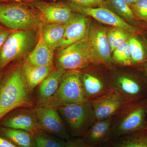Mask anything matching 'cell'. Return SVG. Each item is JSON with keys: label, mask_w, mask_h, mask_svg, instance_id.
<instances>
[{"label": "cell", "mask_w": 147, "mask_h": 147, "mask_svg": "<svg viewBox=\"0 0 147 147\" xmlns=\"http://www.w3.org/2000/svg\"><path fill=\"white\" fill-rule=\"evenodd\" d=\"M33 105L21 63L11 66L4 71L0 82V121L15 109Z\"/></svg>", "instance_id": "cell-1"}, {"label": "cell", "mask_w": 147, "mask_h": 147, "mask_svg": "<svg viewBox=\"0 0 147 147\" xmlns=\"http://www.w3.org/2000/svg\"><path fill=\"white\" fill-rule=\"evenodd\" d=\"M0 23L13 30H35L43 26L37 11L21 3H0Z\"/></svg>", "instance_id": "cell-2"}, {"label": "cell", "mask_w": 147, "mask_h": 147, "mask_svg": "<svg viewBox=\"0 0 147 147\" xmlns=\"http://www.w3.org/2000/svg\"><path fill=\"white\" fill-rule=\"evenodd\" d=\"M85 102L82 74L79 71H69L64 74L54 95L39 107L57 109L63 105Z\"/></svg>", "instance_id": "cell-3"}, {"label": "cell", "mask_w": 147, "mask_h": 147, "mask_svg": "<svg viewBox=\"0 0 147 147\" xmlns=\"http://www.w3.org/2000/svg\"><path fill=\"white\" fill-rule=\"evenodd\" d=\"M34 30H13L0 49V70L12 62L28 55L36 42Z\"/></svg>", "instance_id": "cell-4"}, {"label": "cell", "mask_w": 147, "mask_h": 147, "mask_svg": "<svg viewBox=\"0 0 147 147\" xmlns=\"http://www.w3.org/2000/svg\"><path fill=\"white\" fill-rule=\"evenodd\" d=\"M57 68L79 71L92 63L88 36L84 39L61 49L57 55Z\"/></svg>", "instance_id": "cell-5"}, {"label": "cell", "mask_w": 147, "mask_h": 147, "mask_svg": "<svg viewBox=\"0 0 147 147\" xmlns=\"http://www.w3.org/2000/svg\"><path fill=\"white\" fill-rule=\"evenodd\" d=\"M57 109L68 125L74 135L85 134L93 111L88 102L68 104Z\"/></svg>", "instance_id": "cell-6"}, {"label": "cell", "mask_w": 147, "mask_h": 147, "mask_svg": "<svg viewBox=\"0 0 147 147\" xmlns=\"http://www.w3.org/2000/svg\"><path fill=\"white\" fill-rule=\"evenodd\" d=\"M0 126L21 129L34 134L42 131L34 108L22 107L7 114L0 121Z\"/></svg>", "instance_id": "cell-7"}, {"label": "cell", "mask_w": 147, "mask_h": 147, "mask_svg": "<svg viewBox=\"0 0 147 147\" xmlns=\"http://www.w3.org/2000/svg\"><path fill=\"white\" fill-rule=\"evenodd\" d=\"M88 43L92 63L108 65L113 61L111 49L107 37V30L101 27L90 26Z\"/></svg>", "instance_id": "cell-8"}, {"label": "cell", "mask_w": 147, "mask_h": 147, "mask_svg": "<svg viewBox=\"0 0 147 147\" xmlns=\"http://www.w3.org/2000/svg\"><path fill=\"white\" fill-rule=\"evenodd\" d=\"M68 6L72 11L92 17L102 24L118 27L130 33H137V28L128 24L115 12L104 7H83L69 3Z\"/></svg>", "instance_id": "cell-9"}, {"label": "cell", "mask_w": 147, "mask_h": 147, "mask_svg": "<svg viewBox=\"0 0 147 147\" xmlns=\"http://www.w3.org/2000/svg\"><path fill=\"white\" fill-rule=\"evenodd\" d=\"M34 109L42 131L65 140L69 139V135L57 109L38 106Z\"/></svg>", "instance_id": "cell-10"}, {"label": "cell", "mask_w": 147, "mask_h": 147, "mask_svg": "<svg viewBox=\"0 0 147 147\" xmlns=\"http://www.w3.org/2000/svg\"><path fill=\"white\" fill-rule=\"evenodd\" d=\"M33 6L39 14L43 25L67 24L74 14L68 5L59 3L38 1L33 4Z\"/></svg>", "instance_id": "cell-11"}, {"label": "cell", "mask_w": 147, "mask_h": 147, "mask_svg": "<svg viewBox=\"0 0 147 147\" xmlns=\"http://www.w3.org/2000/svg\"><path fill=\"white\" fill-rule=\"evenodd\" d=\"M90 28L89 20L86 15L79 13L74 14L71 21L66 24L59 48L63 49L84 39L88 35Z\"/></svg>", "instance_id": "cell-12"}, {"label": "cell", "mask_w": 147, "mask_h": 147, "mask_svg": "<svg viewBox=\"0 0 147 147\" xmlns=\"http://www.w3.org/2000/svg\"><path fill=\"white\" fill-rule=\"evenodd\" d=\"M147 100L135 106L119 125L116 132V136L133 134L147 129Z\"/></svg>", "instance_id": "cell-13"}, {"label": "cell", "mask_w": 147, "mask_h": 147, "mask_svg": "<svg viewBox=\"0 0 147 147\" xmlns=\"http://www.w3.org/2000/svg\"><path fill=\"white\" fill-rule=\"evenodd\" d=\"M122 101L117 94L109 92L92 101L94 115L98 120L110 117L120 108Z\"/></svg>", "instance_id": "cell-14"}, {"label": "cell", "mask_w": 147, "mask_h": 147, "mask_svg": "<svg viewBox=\"0 0 147 147\" xmlns=\"http://www.w3.org/2000/svg\"><path fill=\"white\" fill-rule=\"evenodd\" d=\"M65 70L55 69L38 85L36 94V106H40L50 99L57 92Z\"/></svg>", "instance_id": "cell-15"}, {"label": "cell", "mask_w": 147, "mask_h": 147, "mask_svg": "<svg viewBox=\"0 0 147 147\" xmlns=\"http://www.w3.org/2000/svg\"><path fill=\"white\" fill-rule=\"evenodd\" d=\"M54 52V50L43 40L39 33L38 40L35 46L25 61L37 66L53 65Z\"/></svg>", "instance_id": "cell-16"}, {"label": "cell", "mask_w": 147, "mask_h": 147, "mask_svg": "<svg viewBox=\"0 0 147 147\" xmlns=\"http://www.w3.org/2000/svg\"><path fill=\"white\" fill-rule=\"evenodd\" d=\"M22 69L30 92L32 93L38 86L55 69L54 65L37 66L24 61L21 63Z\"/></svg>", "instance_id": "cell-17"}, {"label": "cell", "mask_w": 147, "mask_h": 147, "mask_svg": "<svg viewBox=\"0 0 147 147\" xmlns=\"http://www.w3.org/2000/svg\"><path fill=\"white\" fill-rule=\"evenodd\" d=\"M100 121L93 125L84 134L83 140L86 144L96 146L108 139L111 121L108 119Z\"/></svg>", "instance_id": "cell-18"}, {"label": "cell", "mask_w": 147, "mask_h": 147, "mask_svg": "<svg viewBox=\"0 0 147 147\" xmlns=\"http://www.w3.org/2000/svg\"><path fill=\"white\" fill-rule=\"evenodd\" d=\"M66 26V24H45L40 28L39 32L43 40L55 50L59 47Z\"/></svg>", "instance_id": "cell-19"}, {"label": "cell", "mask_w": 147, "mask_h": 147, "mask_svg": "<svg viewBox=\"0 0 147 147\" xmlns=\"http://www.w3.org/2000/svg\"><path fill=\"white\" fill-rule=\"evenodd\" d=\"M0 136L17 147H32L33 134L25 130L0 126Z\"/></svg>", "instance_id": "cell-20"}, {"label": "cell", "mask_w": 147, "mask_h": 147, "mask_svg": "<svg viewBox=\"0 0 147 147\" xmlns=\"http://www.w3.org/2000/svg\"><path fill=\"white\" fill-rule=\"evenodd\" d=\"M65 140L41 131L33 134L32 147H65Z\"/></svg>", "instance_id": "cell-21"}, {"label": "cell", "mask_w": 147, "mask_h": 147, "mask_svg": "<svg viewBox=\"0 0 147 147\" xmlns=\"http://www.w3.org/2000/svg\"><path fill=\"white\" fill-rule=\"evenodd\" d=\"M106 3L111 9L121 18L134 24L136 16L125 0H106Z\"/></svg>", "instance_id": "cell-22"}, {"label": "cell", "mask_w": 147, "mask_h": 147, "mask_svg": "<svg viewBox=\"0 0 147 147\" xmlns=\"http://www.w3.org/2000/svg\"><path fill=\"white\" fill-rule=\"evenodd\" d=\"M128 47L132 64L140 63L147 57L146 49L143 42L138 37L130 36L128 39Z\"/></svg>", "instance_id": "cell-23"}, {"label": "cell", "mask_w": 147, "mask_h": 147, "mask_svg": "<svg viewBox=\"0 0 147 147\" xmlns=\"http://www.w3.org/2000/svg\"><path fill=\"white\" fill-rule=\"evenodd\" d=\"M113 147H147V129L119 140Z\"/></svg>", "instance_id": "cell-24"}, {"label": "cell", "mask_w": 147, "mask_h": 147, "mask_svg": "<svg viewBox=\"0 0 147 147\" xmlns=\"http://www.w3.org/2000/svg\"><path fill=\"white\" fill-rule=\"evenodd\" d=\"M130 33L118 27H113L107 30L108 43L113 53L116 48L128 40Z\"/></svg>", "instance_id": "cell-25"}, {"label": "cell", "mask_w": 147, "mask_h": 147, "mask_svg": "<svg viewBox=\"0 0 147 147\" xmlns=\"http://www.w3.org/2000/svg\"><path fill=\"white\" fill-rule=\"evenodd\" d=\"M82 82L85 94L87 95H95L103 90V84L101 81L91 74H85L82 75Z\"/></svg>", "instance_id": "cell-26"}, {"label": "cell", "mask_w": 147, "mask_h": 147, "mask_svg": "<svg viewBox=\"0 0 147 147\" xmlns=\"http://www.w3.org/2000/svg\"><path fill=\"white\" fill-rule=\"evenodd\" d=\"M118 83L122 90L131 96L139 97L143 93L142 86L134 79L126 76H121L118 79Z\"/></svg>", "instance_id": "cell-27"}, {"label": "cell", "mask_w": 147, "mask_h": 147, "mask_svg": "<svg viewBox=\"0 0 147 147\" xmlns=\"http://www.w3.org/2000/svg\"><path fill=\"white\" fill-rule=\"evenodd\" d=\"M112 59L116 62L123 65H132L131 56L129 50L128 40L113 51Z\"/></svg>", "instance_id": "cell-28"}, {"label": "cell", "mask_w": 147, "mask_h": 147, "mask_svg": "<svg viewBox=\"0 0 147 147\" xmlns=\"http://www.w3.org/2000/svg\"><path fill=\"white\" fill-rule=\"evenodd\" d=\"M130 7L135 16L147 22V0H138Z\"/></svg>", "instance_id": "cell-29"}, {"label": "cell", "mask_w": 147, "mask_h": 147, "mask_svg": "<svg viewBox=\"0 0 147 147\" xmlns=\"http://www.w3.org/2000/svg\"><path fill=\"white\" fill-rule=\"evenodd\" d=\"M70 3L83 7H96L98 5L93 0H68Z\"/></svg>", "instance_id": "cell-30"}, {"label": "cell", "mask_w": 147, "mask_h": 147, "mask_svg": "<svg viewBox=\"0 0 147 147\" xmlns=\"http://www.w3.org/2000/svg\"><path fill=\"white\" fill-rule=\"evenodd\" d=\"M13 31V30L0 26V49L7 38Z\"/></svg>", "instance_id": "cell-31"}, {"label": "cell", "mask_w": 147, "mask_h": 147, "mask_svg": "<svg viewBox=\"0 0 147 147\" xmlns=\"http://www.w3.org/2000/svg\"><path fill=\"white\" fill-rule=\"evenodd\" d=\"M65 147H86V144L83 139H69L66 142Z\"/></svg>", "instance_id": "cell-32"}, {"label": "cell", "mask_w": 147, "mask_h": 147, "mask_svg": "<svg viewBox=\"0 0 147 147\" xmlns=\"http://www.w3.org/2000/svg\"><path fill=\"white\" fill-rule=\"evenodd\" d=\"M0 147H17L8 140L0 136Z\"/></svg>", "instance_id": "cell-33"}, {"label": "cell", "mask_w": 147, "mask_h": 147, "mask_svg": "<svg viewBox=\"0 0 147 147\" xmlns=\"http://www.w3.org/2000/svg\"><path fill=\"white\" fill-rule=\"evenodd\" d=\"M138 0H125L126 2L129 5L131 6L133 5L135 3L137 2Z\"/></svg>", "instance_id": "cell-34"}, {"label": "cell", "mask_w": 147, "mask_h": 147, "mask_svg": "<svg viewBox=\"0 0 147 147\" xmlns=\"http://www.w3.org/2000/svg\"><path fill=\"white\" fill-rule=\"evenodd\" d=\"M35 1V0H0V3L7 2L9 1Z\"/></svg>", "instance_id": "cell-35"}, {"label": "cell", "mask_w": 147, "mask_h": 147, "mask_svg": "<svg viewBox=\"0 0 147 147\" xmlns=\"http://www.w3.org/2000/svg\"><path fill=\"white\" fill-rule=\"evenodd\" d=\"M96 3H97L98 5L102 4L104 2V0H93Z\"/></svg>", "instance_id": "cell-36"}, {"label": "cell", "mask_w": 147, "mask_h": 147, "mask_svg": "<svg viewBox=\"0 0 147 147\" xmlns=\"http://www.w3.org/2000/svg\"><path fill=\"white\" fill-rule=\"evenodd\" d=\"M4 73V69L3 70H0V82H1Z\"/></svg>", "instance_id": "cell-37"}, {"label": "cell", "mask_w": 147, "mask_h": 147, "mask_svg": "<svg viewBox=\"0 0 147 147\" xmlns=\"http://www.w3.org/2000/svg\"><path fill=\"white\" fill-rule=\"evenodd\" d=\"M86 147H96L94 146H88V145H87L86 144Z\"/></svg>", "instance_id": "cell-38"}, {"label": "cell", "mask_w": 147, "mask_h": 147, "mask_svg": "<svg viewBox=\"0 0 147 147\" xmlns=\"http://www.w3.org/2000/svg\"><path fill=\"white\" fill-rule=\"evenodd\" d=\"M146 75L147 76V69H146Z\"/></svg>", "instance_id": "cell-39"}, {"label": "cell", "mask_w": 147, "mask_h": 147, "mask_svg": "<svg viewBox=\"0 0 147 147\" xmlns=\"http://www.w3.org/2000/svg\"><path fill=\"white\" fill-rule=\"evenodd\" d=\"M146 115H147V111H146Z\"/></svg>", "instance_id": "cell-40"}]
</instances>
